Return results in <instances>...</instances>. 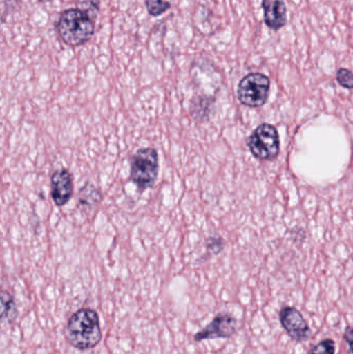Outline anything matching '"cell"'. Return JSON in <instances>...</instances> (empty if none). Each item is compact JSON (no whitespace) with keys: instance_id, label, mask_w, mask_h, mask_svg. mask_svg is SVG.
<instances>
[{"instance_id":"6da1fadb","label":"cell","mask_w":353,"mask_h":354,"mask_svg":"<svg viewBox=\"0 0 353 354\" xmlns=\"http://www.w3.org/2000/svg\"><path fill=\"white\" fill-rule=\"evenodd\" d=\"M66 340L82 351L95 348L102 340L99 315L93 309H81L73 314L66 328Z\"/></svg>"},{"instance_id":"7a4b0ae2","label":"cell","mask_w":353,"mask_h":354,"mask_svg":"<svg viewBox=\"0 0 353 354\" xmlns=\"http://www.w3.org/2000/svg\"><path fill=\"white\" fill-rule=\"evenodd\" d=\"M56 29L66 45L78 47L91 39L95 32V23L84 10L70 8L60 15Z\"/></svg>"},{"instance_id":"3957f363","label":"cell","mask_w":353,"mask_h":354,"mask_svg":"<svg viewBox=\"0 0 353 354\" xmlns=\"http://www.w3.org/2000/svg\"><path fill=\"white\" fill-rule=\"evenodd\" d=\"M159 174V156L151 147L141 149L135 153L131 162V180L139 191L153 187Z\"/></svg>"},{"instance_id":"277c9868","label":"cell","mask_w":353,"mask_h":354,"mask_svg":"<svg viewBox=\"0 0 353 354\" xmlns=\"http://www.w3.org/2000/svg\"><path fill=\"white\" fill-rule=\"evenodd\" d=\"M269 87L271 82L265 75L260 73L247 75L238 84V100L248 107H260L267 101Z\"/></svg>"},{"instance_id":"5b68a950","label":"cell","mask_w":353,"mask_h":354,"mask_svg":"<svg viewBox=\"0 0 353 354\" xmlns=\"http://www.w3.org/2000/svg\"><path fill=\"white\" fill-rule=\"evenodd\" d=\"M248 145L251 153L257 159L263 161L274 160L279 155V134L271 124H261L251 135Z\"/></svg>"},{"instance_id":"8992f818","label":"cell","mask_w":353,"mask_h":354,"mask_svg":"<svg viewBox=\"0 0 353 354\" xmlns=\"http://www.w3.org/2000/svg\"><path fill=\"white\" fill-rule=\"evenodd\" d=\"M280 322L292 340L303 342L311 336V330L302 313L294 307H284L280 311Z\"/></svg>"},{"instance_id":"52a82bcc","label":"cell","mask_w":353,"mask_h":354,"mask_svg":"<svg viewBox=\"0 0 353 354\" xmlns=\"http://www.w3.org/2000/svg\"><path fill=\"white\" fill-rule=\"evenodd\" d=\"M238 322L229 314H219L213 318V322L205 326L202 330L195 335V341L201 342L217 338H229L236 332Z\"/></svg>"},{"instance_id":"ba28073f","label":"cell","mask_w":353,"mask_h":354,"mask_svg":"<svg viewBox=\"0 0 353 354\" xmlns=\"http://www.w3.org/2000/svg\"><path fill=\"white\" fill-rule=\"evenodd\" d=\"M73 178L68 170L54 172L51 177V197L57 206H64L73 196Z\"/></svg>"},{"instance_id":"9c48e42d","label":"cell","mask_w":353,"mask_h":354,"mask_svg":"<svg viewBox=\"0 0 353 354\" xmlns=\"http://www.w3.org/2000/svg\"><path fill=\"white\" fill-rule=\"evenodd\" d=\"M265 21L267 27L273 30H279L287 22V10L284 0H263Z\"/></svg>"},{"instance_id":"30bf717a","label":"cell","mask_w":353,"mask_h":354,"mask_svg":"<svg viewBox=\"0 0 353 354\" xmlns=\"http://www.w3.org/2000/svg\"><path fill=\"white\" fill-rule=\"evenodd\" d=\"M145 6L149 14L153 17L161 16L171 8L169 2L166 0H146Z\"/></svg>"},{"instance_id":"8fae6325","label":"cell","mask_w":353,"mask_h":354,"mask_svg":"<svg viewBox=\"0 0 353 354\" xmlns=\"http://www.w3.org/2000/svg\"><path fill=\"white\" fill-rule=\"evenodd\" d=\"M1 305H2V319H6V317L10 318V315L16 316L15 312V303L12 297H10V293L6 291H2L1 295Z\"/></svg>"},{"instance_id":"7c38bea8","label":"cell","mask_w":353,"mask_h":354,"mask_svg":"<svg viewBox=\"0 0 353 354\" xmlns=\"http://www.w3.org/2000/svg\"><path fill=\"white\" fill-rule=\"evenodd\" d=\"M336 344L335 341L331 339L321 341L318 344L315 345L311 348L309 354H335Z\"/></svg>"},{"instance_id":"4fadbf2b","label":"cell","mask_w":353,"mask_h":354,"mask_svg":"<svg viewBox=\"0 0 353 354\" xmlns=\"http://www.w3.org/2000/svg\"><path fill=\"white\" fill-rule=\"evenodd\" d=\"M337 80L341 86L347 89H353V74L347 68H340L337 73Z\"/></svg>"},{"instance_id":"5bb4252c","label":"cell","mask_w":353,"mask_h":354,"mask_svg":"<svg viewBox=\"0 0 353 354\" xmlns=\"http://www.w3.org/2000/svg\"><path fill=\"white\" fill-rule=\"evenodd\" d=\"M344 340L347 342L348 346H350V351L353 354V328H346L345 333H344Z\"/></svg>"},{"instance_id":"9a60e30c","label":"cell","mask_w":353,"mask_h":354,"mask_svg":"<svg viewBox=\"0 0 353 354\" xmlns=\"http://www.w3.org/2000/svg\"><path fill=\"white\" fill-rule=\"evenodd\" d=\"M39 1H41V2H47V1H49V0H39Z\"/></svg>"}]
</instances>
